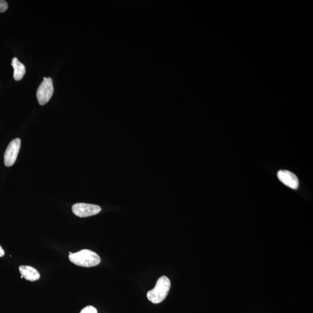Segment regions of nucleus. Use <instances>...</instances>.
<instances>
[{
    "mask_svg": "<svg viewBox=\"0 0 313 313\" xmlns=\"http://www.w3.org/2000/svg\"><path fill=\"white\" fill-rule=\"evenodd\" d=\"M11 65L13 66L14 72V78L16 81L22 80L24 75L26 74V68L23 63L20 62L17 57H14L12 60Z\"/></svg>",
    "mask_w": 313,
    "mask_h": 313,
    "instance_id": "obj_8",
    "label": "nucleus"
},
{
    "mask_svg": "<svg viewBox=\"0 0 313 313\" xmlns=\"http://www.w3.org/2000/svg\"><path fill=\"white\" fill-rule=\"evenodd\" d=\"M8 8L7 2L4 0H0V13H4L8 10Z\"/></svg>",
    "mask_w": 313,
    "mask_h": 313,
    "instance_id": "obj_10",
    "label": "nucleus"
},
{
    "mask_svg": "<svg viewBox=\"0 0 313 313\" xmlns=\"http://www.w3.org/2000/svg\"><path fill=\"white\" fill-rule=\"evenodd\" d=\"M21 141L19 138L13 140L9 144L4 154V164L6 166H13L17 159L20 148Z\"/></svg>",
    "mask_w": 313,
    "mask_h": 313,
    "instance_id": "obj_5",
    "label": "nucleus"
},
{
    "mask_svg": "<svg viewBox=\"0 0 313 313\" xmlns=\"http://www.w3.org/2000/svg\"><path fill=\"white\" fill-rule=\"evenodd\" d=\"M21 278H25L26 280L36 281L40 278L39 273L34 267L29 266H20L19 267Z\"/></svg>",
    "mask_w": 313,
    "mask_h": 313,
    "instance_id": "obj_7",
    "label": "nucleus"
},
{
    "mask_svg": "<svg viewBox=\"0 0 313 313\" xmlns=\"http://www.w3.org/2000/svg\"><path fill=\"white\" fill-rule=\"evenodd\" d=\"M4 254L5 252L4 250H3L2 248L0 246V257H2Z\"/></svg>",
    "mask_w": 313,
    "mask_h": 313,
    "instance_id": "obj_11",
    "label": "nucleus"
},
{
    "mask_svg": "<svg viewBox=\"0 0 313 313\" xmlns=\"http://www.w3.org/2000/svg\"><path fill=\"white\" fill-rule=\"evenodd\" d=\"M99 206L90 203H77L72 206V211L77 217L86 218L98 214L101 211Z\"/></svg>",
    "mask_w": 313,
    "mask_h": 313,
    "instance_id": "obj_4",
    "label": "nucleus"
},
{
    "mask_svg": "<svg viewBox=\"0 0 313 313\" xmlns=\"http://www.w3.org/2000/svg\"><path fill=\"white\" fill-rule=\"evenodd\" d=\"M80 313H98L97 310L92 306H87L81 311Z\"/></svg>",
    "mask_w": 313,
    "mask_h": 313,
    "instance_id": "obj_9",
    "label": "nucleus"
},
{
    "mask_svg": "<svg viewBox=\"0 0 313 313\" xmlns=\"http://www.w3.org/2000/svg\"><path fill=\"white\" fill-rule=\"evenodd\" d=\"M171 285V281L167 276H161L153 290L148 292V299L154 304L162 302L168 295Z\"/></svg>",
    "mask_w": 313,
    "mask_h": 313,
    "instance_id": "obj_2",
    "label": "nucleus"
},
{
    "mask_svg": "<svg viewBox=\"0 0 313 313\" xmlns=\"http://www.w3.org/2000/svg\"><path fill=\"white\" fill-rule=\"evenodd\" d=\"M69 258L75 265L84 267L96 266L101 262L99 255L89 250H83L69 254Z\"/></svg>",
    "mask_w": 313,
    "mask_h": 313,
    "instance_id": "obj_1",
    "label": "nucleus"
},
{
    "mask_svg": "<svg viewBox=\"0 0 313 313\" xmlns=\"http://www.w3.org/2000/svg\"><path fill=\"white\" fill-rule=\"evenodd\" d=\"M54 90L52 78L44 77L37 91V98L39 105H44L50 101L53 95Z\"/></svg>",
    "mask_w": 313,
    "mask_h": 313,
    "instance_id": "obj_3",
    "label": "nucleus"
},
{
    "mask_svg": "<svg viewBox=\"0 0 313 313\" xmlns=\"http://www.w3.org/2000/svg\"><path fill=\"white\" fill-rule=\"evenodd\" d=\"M277 176L279 180L287 186L293 189H296L298 188L299 184L298 178L293 172L287 170H281L278 171Z\"/></svg>",
    "mask_w": 313,
    "mask_h": 313,
    "instance_id": "obj_6",
    "label": "nucleus"
}]
</instances>
